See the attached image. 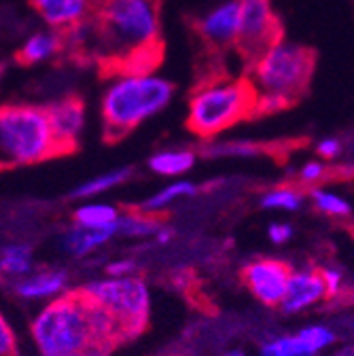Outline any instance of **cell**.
Segmentation results:
<instances>
[{"label":"cell","mask_w":354,"mask_h":356,"mask_svg":"<svg viewBox=\"0 0 354 356\" xmlns=\"http://www.w3.org/2000/svg\"><path fill=\"white\" fill-rule=\"evenodd\" d=\"M96 51L117 72H151L159 58V0H96Z\"/></svg>","instance_id":"6da1fadb"},{"label":"cell","mask_w":354,"mask_h":356,"mask_svg":"<svg viewBox=\"0 0 354 356\" xmlns=\"http://www.w3.org/2000/svg\"><path fill=\"white\" fill-rule=\"evenodd\" d=\"M314 74V51L305 44L276 40L248 66V83L255 89V117L274 115L295 104Z\"/></svg>","instance_id":"7a4b0ae2"},{"label":"cell","mask_w":354,"mask_h":356,"mask_svg":"<svg viewBox=\"0 0 354 356\" xmlns=\"http://www.w3.org/2000/svg\"><path fill=\"white\" fill-rule=\"evenodd\" d=\"M174 92V83L161 74L117 72L106 85L100 102L106 140H119L159 115L172 102Z\"/></svg>","instance_id":"3957f363"},{"label":"cell","mask_w":354,"mask_h":356,"mask_svg":"<svg viewBox=\"0 0 354 356\" xmlns=\"http://www.w3.org/2000/svg\"><path fill=\"white\" fill-rule=\"evenodd\" d=\"M30 333L40 356H72L92 350L113 352L98 339L90 316V299L79 289L51 299L34 316Z\"/></svg>","instance_id":"277c9868"},{"label":"cell","mask_w":354,"mask_h":356,"mask_svg":"<svg viewBox=\"0 0 354 356\" xmlns=\"http://www.w3.org/2000/svg\"><path fill=\"white\" fill-rule=\"evenodd\" d=\"M255 117V89L248 79L220 76L202 83L189 98L187 127L200 138H214Z\"/></svg>","instance_id":"5b68a950"},{"label":"cell","mask_w":354,"mask_h":356,"mask_svg":"<svg viewBox=\"0 0 354 356\" xmlns=\"http://www.w3.org/2000/svg\"><path fill=\"white\" fill-rule=\"evenodd\" d=\"M58 155L45 106H0V170L40 163Z\"/></svg>","instance_id":"8992f818"},{"label":"cell","mask_w":354,"mask_h":356,"mask_svg":"<svg viewBox=\"0 0 354 356\" xmlns=\"http://www.w3.org/2000/svg\"><path fill=\"white\" fill-rule=\"evenodd\" d=\"M87 299L104 307L119 327L121 341L138 337L149 323L151 293L143 278H102L79 289Z\"/></svg>","instance_id":"52a82bcc"},{"label":"cell","mask_w":354,"mask_h":356,"mask_svg":"<svg viewBox=\"0 0 354 356\" xmlns=\"http://www.w3.org/2000/svg\"><path fill=\"white\" fill-rule=\"evenodd\" d=\"M280 38L282 26L270 0H240V28L234 49L246 66Z\"/></svg>","instance_id":"ba28073f"},{"label":"cell","mask_w":354,"mask_h":356,"mask_svg":"<svg viewBox=\"0 0 354 356\" xmlns=\"http://www.w3.org/2000/svg\"><path fill=\"white\" fill-rule=\"evenodd\" d=\"M291 272L293 270L284 261L255 259L244 265L242 282L259 303L268 305V307H278L284 297Z\"/></svg>","instance_id":"9c48e42d"},{"label":"cell","mask_w":354,"mask_h":356,"mask_svg":"<svg viewBox=\"0 0 354 356\" xmlns=\"http://www.w3.org/2000/svg\"><path fill=\"white\" fill-rule=\"evenodd\" d=\"M240 28V0H223L198 22V34L214 49H234Z\"/></svg>","instance_id":"30bf717a"},{"label":"cell","mask_w":354,"mask_h":356,"mask_svg":"<svg viewBox=\"0 0 354 356\" xmlns=\"http://www.w3.org/2000/svg\"><path fill=\"white\" fill-rule=\"evenodd\" d=\"M45 111L60 155L74 151L85 129V104L79 98H64L45 106Z\"/></svg>","instance_id":"8fae6325"},{"label":"cell","mask_w":354,"mask_h":356,"mask_svg":"<svg viewBox=\"0 0 354 356\" xmlns=\"http://www.w3.org/2000/svg\"><path fill=\"white\" fill-rule=\"evenodd\" d=\"M325 299H327V291L321 272L314 270V267H305V270L291 272L284 297L278 307L284 314H301V312L319 305Z\"/></svg>","instance_id":"7c38bea8"},{"label":"cell","mask_w":354,"mask_h":356,"mask_svg":"<svg viewBox=\"0 0 354 356\" xmlns=\"http://www.w3.org/2000/svg\"><path fill=\"white\" fill-rule=\"evenodd\" d=\"M96 0H30L34 13L45 28L64 32L74 24L92 17Z\"/></svg>","instance_id":"4fadbf2b"},{"label":"cell","mask_w":354,"mask_h":356,"mask_svg":"<svg viewBox=\"0 0 354 356\" xmlns=\"http://www.w3.org/2000/svg\"><path fill=\"white\" fill-rule=\"evenodd\" d=\"M13 291L28 301L34 299H56L64 293H68V274L64 270H47L28 274L19 280H15Z\"/></svg>","instance_id":"5bb4252c"},{"label":"cell","mask_w":354,"mask_h":356,"mask_svg":"<svg viewBox=\"0 0 354 356\" xmlns=\"http://www.w3.org/2000/svg\"><path fill=\"white\" fill-rule=\"evenodd\" d=\"M64 51V38L62 32L51 30V28H40L34 30L17 51V60L26 66L42 64L58 58Z\"/></svg>","instance_id":"9a60e30c"},{"label":"cell","mask_w":354,"mask_h":356,"mask_svg":"<svg viewBox=\"0 0 354 356\" xmlns=\"http://www.w3.org/2000/svg\"><path fill=\"white\" fill-rule=\"evenodd\" d=\"M117 236V229H83L79 225H72L70 229H66L60 238V246L66 254L70 257H85L94 252L96 248L104 246L108 240H113Z\"/></svg>","instance_id":"2e32d148"},{"label":"cell","mask_w":354,"mask_h":356,"mask_svg":"<svg viewBox=\"0 0 354 356\" xmlns=\"http://www.w3.org/2000/svg\"><path fill=\"white\" fill-rule=\"evenodd\" d=\"M119 210L115 206L108 204H83L72 212L74 225L83 227V229H117V218H119Z\"/></svg>","instance_id":"e0dca14e"},{"label":"cell","mask_w":354,"mask_h":356,"mask_svg":"<svg viewBox=\"0 0 354 356\" xmlns=\"http://www.w3.org/2000/svg\"><path fill=\"white\" fill-rule=\"evenodd\" d=\"M195 165V153L191 149H166L149 159V168L168 178H176Z\"/></svg>","instance_id":"ac0fdd59"},{"label":"cell","mask_w":354,"mask_h":356,"mask_svg":"<svg viewBox=\"0 0 354 356\" xmlns=\"http://www.w3.org/2000/svg\"><path fill=\"white\" fill-rule=\"evenodd\" d=\"M195 191H198V187L193 183H189V181H174V183L166 185L163 189H159L157 193H153L151 197H147L136 210L157 216L163 210H168L170 206H174L179 200L195 195Z\"/></svg>","instance_id":"d6986e66"},{"label":"cell","mask_w":354,"mask_h":356,"mask_svg":"<svg viewBox=\"0 0 354 356\" xmlns=\"http://www.w3.org/2000/svg\"><path fill=\"white\" fill-rule=\"evenodd\" d=\"M161 222L153 214H145L140 210H127L117 218V236L125 238H155Z\"/></svg>","instance_id":"ffe728a7"},{"label":"cell","mask_w":354,"mask_h":356,"mask_svg":"<svg viewBox=\"0 0 354 356\" xmlns=\"http://www.w3.org/2000/svg\"><path fill=\"white\" fill-rule=\"evenodd\" d=\"M32 248L26 244H7L0 252V274L19 280L32 274Z\"/></svg>","instance_id":"44dd1931"},{"label":"cell","mask_w":354,"mask_h":356,"mask_svg":"<svg viewBox=\"0 0 354 356\" xmlns=\"http://www.w3.org/2000/svg\"><path fill=\"white\" fill-rule=\"evenodd\" d=\"M131 176V168H119V170H111L106 174H100V176H94L90 181L81 183L74 191H72V197L74 200H90V197H96L100 193H106L119 185H123L127 178Z\"/></svg>","instance_id":"7402d4cb"},{"label":"cell","mask_w":354,"mask_h":356,"mask_svg":"<svg viewBox=\"0 0 354 356\" xmlns=\"http://www.w3.org/2000/svg\"><path fill=\"white\" fill-rule=\"evenodd\" d=\"M303 193L297 187H276L261 197V208L265 210H284L295 212L303 206Z\"/></svg>","instance_id":"603a6c76"},{"label":"cell","mask_w":354,"mask_h":356,"mask_svg":"<svg viewBox=\"0 0 354 356\" xmlns=\"http://www.w3.org/2000/svg\"><path fill=\"white\" fill-rule=\"evenodd\" d=\"M299 337V341L312 352L314 356H319L321 352L329 350L335 341H337V333L327 327V325H309V327H303L295 333Z\"/></svg>","instance_id":"cb8c5ba5"},{"label":"cell","mask_w":354,"mask_h":356,"mask_svg":"<svg viewBox=\"0 0 354 356\" xmlns=\"http://www.w3.org/2000/svg\"><path fill=\"white\" fill-rule=\"evenodd\" d=\"M312 204L316 206V210H321L327 216H348L352 212L350 202L346 197H341L339 193H333L329 189L323 187H314L312 189Z\"/></svg>","instance_id":"d4e9b609"},{"label":"cell","mask_w":354,"mask_h":356,"mask_svg":"<svg viewBox=\"0 0 354 356\" xmlns=\"http://www.w3.org/2000/svg\"><path fill=\"white\" fill-rule=\"evenodd\" d=\"M206 157H255L261 153L259 145L246 143V140H234V143H218L206 147Z\"/></svg>","instance_id":"484cf974"},{"label":"cell","mask_w":354,"mask_h":356,"mask_svg":"<svg viewBox=\"0 0 354 356\" xmlns=\"http://www.w3.org/2000/svg\"><path fill=\"white\" fill-rule=\"evenodd\" d=\"M321 278L325 282V291H327V299H335L344 293L346 289V278H344V270L339 267H323Z\"/></svg>","instance_id":"4316f807"},{"label":"cell","mask_w":354,"mask_h":356,"mask_svg":"<svg viewBox=\"0 0 354 356\" xmlns=\"http://www.w3.org/2000/svg\"><path fill=\"white\" fill-rule=\"evenodd\" d=\"M329 176V165L325 161H307L299 170V183L301 185H319Z\"/></svg>","instance_id":"83f0119b"},{"label":"cell","mask_w":354,"mask_h":356,"mask_svg":"<svg viewBox=\"0 0 354 356\" xmlns=\"http://www.w3.org/2000/svg\"><path fill=\"white\" fill-rule=\"evenodd\" d=\"M17 354V337L7 318L0 314V356H15Z\"/></svg>","instance_id":"f1b7e54d"},{"label":"cell","mask_w":354,"mask_h":356,"mask_svg":"<svg viewBox=\"0 0 354 356\" xmlns=\"http://www.w3.org/2000/svg\"><path fill=\"white\" fill-rule=\"evenodd\" d=\"M138 265L131 259H119V261H111L106 265V276L108 278H125V276H136Z\"/></svg>","instance_id":"f546056e"},{"label":"cell","mask_w":354,"mask_h":356,"mask_svg":"<svg viewBox=\"0 0 354 356\" xmlns=\"http://www.w3.org/2000/svg\"><path fill=\"white\" fill-rule=\"evenodd\" d=\"M341 151H344V147H341V140H339V138H323V140L316 145V153H319L323 159H327V161L339 157Z\"/></svg>","instance_id":"4dcf8cb0"},{"label":"cell","mask_w":354,"mask_h":356,"mask_svg":"<svg viewBox=\"0 0 354 356\" xmlns=\"http://www.w3.org/2000/svg\"><path fill=\"white\" fill-rule=\"evenodd\" d=\"M268 236L274 244H284L293 238V227L289 222H272L268 229Z\"/></svg>","instance_id":"1f68e13d"},{"label":"cell","mask_w":354,"mask_h":356,"mask_svg":"<svg viewBox=\"0 0 354 356\" xmlns=\"http://www.w3.org/2000/svg\"><path fill=\"white\" fill-rule=\"evenodd\" d=\"M261 356H284V354L278 350V346L274 343V339H270V341H265L261 346Z\"/></svg>","instance_id":"d6a6232c"},{"label":"cell","mask_w":354,"mask_h":356,"mask_svg":"<svg viewBox=\"0 0 354 356\" xmlns=\"http://www.w3.org/2000/svg\"><path fill=\"white\" fill-rule=\"evenodd\" d=\"M172 236H174V234H172L168 227H163V225H161V227H159V232L155 234V238H157V242H159V244H168V242L172 240Z\"/></svg>","instance_id":"836d02e7"},{"label":"cell","mask_w":354,"mask_h":356,"mask_svg":"<svg viewBox=\"0 0 354 356\" xmlns=\"http://www.w3.org/2000/svg\"><path fill=\"white\" fill-rule=\"evenodd\" d=\"M331 356H354V350H352V346H341Z\"/></svg>","instance_id":"e575fe53"},{"label":"cell","mask_w":354,"mask_h":356,"mask_svg":"<svg viewBox=\"0 0 354 356\" xmlns=\"http://www.w3.org/2000/svg\"><path fill=\"white\" fill-rule=\"evenodd\" d=\"M111 352L106 350H92V352H83V354H72V356H108Z\"/></svg>","instance_id":"d590c367"},{"label":"cell","mask_w":354,"mask_h":356,"mask_svg":"<svg viewBox=\"0 0 354 356\" xmlns=\"http://www.w3.org/2000/svg\"><path fill=\"white\" fill-rule=\"evenodd\" d=\"M223 356H246V352H244V350H230V352H225Z\"/></svg>","instance_id":"8d00e7d4"}]
</instances>
